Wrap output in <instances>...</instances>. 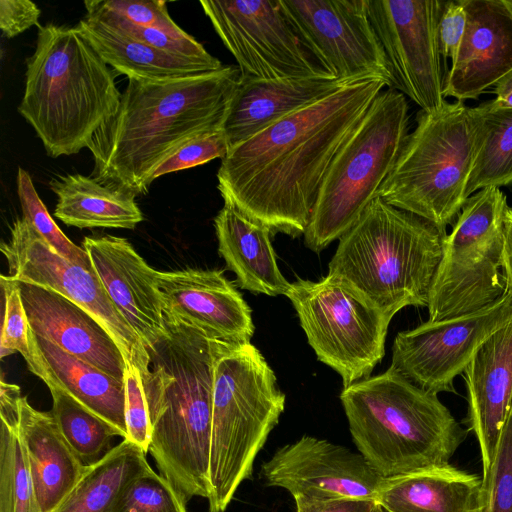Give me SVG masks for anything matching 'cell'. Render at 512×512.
Returning a JSON list of instances; mask_svg holds the SVG:
<instances>
[{
    "mask_svg": "<svg viewBox=\"0 0 512 512\" xmlns=\"http://www.w3.org/2000/svg\"><path fill=\"white\" fill-rule=\"evenodd\" d=\"M262 476L294 499L321 500H376L384 480L360 453L308 435L278 449L262 465Z\"/></svg>",
    "mask_w": 512,
    "mask_h": 512,
    "instance_id": "cell-16",
    "label": "cell"
},
{
    "mask_svg": "<svg viewBox=\"0 0 512 512\" xmlns=\"http://www.w3.org/2000/svg\"><path fill=\"white\" fill-rule=\"evenodd\" d=\"M2 328L0 357L19 352L25 359L30 356L29 324L17 281L1 275Z\"/></svg>",
    "mask_w": 512,
    "mask_h": 512,
    "instance_id": "cell-37",
    "label": "cell"
},
{
    "mask_svg": "<svg viewBox=\"0 0 512 512\" xmlns=\"http://www.w3.org/2000/svg\"><path fill=\"white\" fill-rule=\"evenodd\" d=\"M199 3L236 59L241 79L331 75L303 47L281 0H201Z\"/></svg>",
    "mask_w": 512,
    "mask_h": 512,
    "instance_id": "cell-12",
    "label": "cell"
},
{
    "mask_svg": "<svg viewBox=\"0 0 512 512\" xmlns=\"http://www.w3.org/2000/svg\"><path fill=\"white\" fill-rule=\"evenodd\" d=\"M146 452L123 439L83 474L53 512H111L126 486L150 468Z\"/></svg>",
    "mask_w": 512,
    "mask_h": 512,
    "instance_id": "cell-29",
    "label": "cell"
},
{
    "mask_svg": "<svg viewBox=\"0 0 512 512\" xmlns=\"http://www.w3.org/2000/svg\"><path fill=\"white\" fill-rule=\"evenodd\" d=\"M164 315L229 344L250 343L251 309L222 270L187 268L157 277Z\"/></svg>",
    "mask_w": 512,
    "mask_h": 512,
    "instance_id": "cell-17",
    "label": "cell"
},
{
    "mask_svg": "<svg viewBox=\"0 0 512 512\" xmlns=\"http://www.w3.org/2000/svg\"><path fill=\"white\" fill-rule=\"evenodd\" d=\"M29 370L42 381L50 379L88 410L107 422L123 439L127 436L125 387L97 367L36 335L29 327Z\"/></svg>",
    "mask_w": 512,
    "mask_h": 512,
    "instance_id": "cell-23",
    "label": "cell"
},
{
    "mask_svg": "<svg viewBox=\"0 0 512 512\" xmlns=\"http://www.w3.org/2000/svg\"><path fill=\"white\" fill-rule=\"evenodd\" d=\"M17 194L23 217L33 225L51 248L69 261L95 272L88 253L69 240L60 230L40 199L31 176L21 167L17 173Z\"/></svg>",
    "mask_w": 512,
    "mask_h": 512,
    "instance_id": "cell-33",
    "label": "cell"
},
{
    "mask_svg": "<svg viewBox=\"0 0 512 512\" xmlns=\"http://www.w3.org/2000/svg\"><path fill=\"white\" fill-rule=\"evenodd\" d=\"M446 236V229L377 196L339 238L328 274L392 316L407 306L427 307Z\"/></svg>",
    "mask_w": 512,
    "mask_h": 512,
    "instance_id": "cell-5",
    "label": "cell"
},
{
    "mask_svg": "<svg viewBox=\"0 0 512 512\" xmlns=\"http://www.w3.org/2000/svg\"><path fill=\"white\" fill-rule=\"evenodd\" d=\"M478 121V142L466 197L486 187L512 184V109L494 100L473 107Z\"/></svg>",
    "mask_w": 512,
    "mask_h": 512,
    "instance_id": "cell-31",
    "label": "cell"
},
{
    "mask_svg": "<svg viewBox=\"0 0 512 512\" xmlns=\"http://www.w3.org/2000/svg\"><path fill=\"white\" fill-rule=\"evenodd\" d=\"M467 24L464 0L444 1L438 24V43L442 58H455Z\"/></svg>",
    "mask_w": 512,
    "mask_h": 512,
    "instance_id": "cell-41",
    "label": "cell"
},
{
    "mask_svg": "<svg viewBox=\"0 0 512 512\" xmlns=\"http://www.w3.org/2000/svg\"><path fill=\"white\" fill-rule=\"evenodd\" d=\"M57 196L54 216L68 226L134 229L144 216L136 196L82 174L58 175L49 181Z\"/></svg>",
    "mask_w": 512,
    "mask_h": 512,
    "instance_id": "cell-28",
    "label": "cell"
},
{
    "mask_svg": "<svg viewBox=\"0 0 512 512\" xmlns=\"http://www.w3.org/2000/svg\"><path fill=\"white\" fill-rule=\"evenodd\" d=\"M483 512H485V509H484V511H483Z\"/></svg>",
    "mask_w": 512,
    "mask_h": 512,
    "instance_id": "cell-47",
    "label": "cell"
},
{
    "mask_svg": "<svg viewBox=\"0 0 512 512\" xmlns=\"http://www.w3.org/2000/svg\"><path fill=\"white\" fill-rule=\"evenodd\" d=\"M493 93L497 105L512 109V70L493 85Z\"/></svg>",
    "mask_w": 512,
    "mask_h": 512,
    "instance_id": "cell-45",
    "label": "cell"
},
{
    "mask_svg": "<svg viewBox=\"0 0 512 512\" xmlns=\"http://www.w3.org/2000/svg\"><path fill=\"white\" fill-rule=\"evenodd\" d=\"M238 66L167 80L128 79L119 106L87 148L99 182L146 194L159 167L193 139L223 129Z\"/></svg>",
    "mask_w": 512,
    "mask_h": 512,
    "instance_id": "cell-2",
    "label": "cell"
},
{
    "mask_svg": "<svg viewBox=\"0 0 512 512\" xmlns=\"http://www.w3.org/2000/svg\"><path fill=\"white\" fill-rule=\"evenodd\" d=\"M41 10L29 0H0V28L13 38L32 26H39Z\"/></svg>",
    "mask_w": 512,
    "mask_h": 512,
    "instance_id": "cell-42",
    "label": "cell"
},
{
    "mask_svg": "<svg viewBox=\"0 0 512 512\" xmlns=\"http://www.w3.org/2000/svg\"><path fill=\"white\" fill-rule=\"evenodd\" d=\"M30 329L67 353L123 381L125 359L105 327L63 295L17 281Z\"/></svg>",
    "mask_w": 512,
    "mask_h": 512,
    "instance_id": "cell-20",
    "label": "cell"
},
{
    "mask_svg": "<svg viewBox=\"0 0 512 512\" xmlns=\"http://www.w3.org/2000/svg\"><path fill=\"white\" fill-rule=\"evenodd\" d=\"M43 382L52 396L51 413L67 443L85 466L99 461L114 447L116 430L52 380Z\"/></svg>",
    "mask_w": 512,
    "mask_h": 512,
    "instance_id": "cell-32",
    "label": "cell"
},
{
    "mask_svg": "<svg viewBox=\"0 0 512 512\" xmlns=\"http://www.w3.org/2000/svg\"><path fill=\"white\" fill-rule=\"evenodd\" d=\"M386 86L349 83L230 148L217 172L224 202L273 234L304 235L335 156Z\"/></svg>",
    "mask_w": 512,
    "mask_h": 512,
    "instance_id": "cell-1",
    "label": "cell"
},
{
    "mask_svg": "<svg viewBox=\"0 0 512 512\" xmlns=\"http://www.w3.org/2000/svg\"><path fill=\"white\" fill-rule=\"evenodd\" d=\"M408 103L382 90L335 156L320 188L304 243L319 253L339 239L379 196L408 137Z\"/></svg>",
    "mask_w": 512,
    "mask_h": 512,
    "instance_id": "cell-8",
    "label": "cell"
},
{
    "mask_svg": "<svg viewBox=\"0 0 512 512\" xmlns=\"http://www.w3.org/2000/svg\"><path fill=\"white\" fill-rule=\"evenodd\" d=\"M218 251L237 285L254 294L285 295L291 283L279 270L271 243L272 231L234 205L224 202L214 219Z\"/></svg>",
    "mask_w": 512,
    "mask_h": 512,
    "instance_id": "cell-25",
    "label": "cell"
},
{
    "mask_svg": "<svg viewBox=\"0 0 512 512\" xmlns=\"http://www.w3.org/2000/svg\"><path fill=\"white\" fill-rule=\"evenodd\" d=\"M76 27L90 41L102 59L128 79L167 80L214 72L224 65L161 51L104 23L83 18Z\"/></svg>",
    "mask_w": 512,
    "mask_h": 512,
    "instance_id": "cell-27",
    "label": "cell"
},
{
    "mask_svg": "<svg viewBox=\"0 0 512 512\" xmlns=\"http://www.w3.org/2000/svg\"><path fill=\"white\" fill-rule=\"evenodd\" d=\"M95 3L134 25L159 29L176 37L189 36L170 17L165 1L95 0Z\"/></svg>",
    "mask_w": 512,
    "mask_h": 512,
    "instance_id": "cell-39",
    "label": "cell"
},
{
    "mask_svg": "<svg viewBox=\"0 0 512 512\" xmlns=\"http://www.w3.org/2000/svg\"><path fill=\"white\" fill-rule=\"evenodd\" d=\"M467 24L444 96L477 99L512 70V14L504 0H464Z\"/></svg>",
    "mask_w": 512,
    "mask_h": 512,
    "instance_id": "cell-19",
    "label": "cell"
},
{
    "mask_svg": "<svg viewBox=\"0 0 512 512\" xmlns=\"http://www.w3.org/2000/svg\"><path fill=\"white\" fill-rule=\"evenodd\" d=\"M19 430L41 512H53L75 486L86 466L61 434L51 412L20 400Z\"/></svg>",
    "mask_w": 512,
    "mask_h": 512,
    "instance_id": "cell-26",
    "label": "cell"
},
{
    "mask_svg": "<svg viewBox=\"0 0 512 512\" xmlns=\"http://www.w3.org/2000/svg\"><path fill=\"white\" fill-rule=\"evenodd\" d=\"M301 44L332 76L355 82L393 77L372 25L369 0H281Z\"/></svg>",
    "mask_w": 512,
    "mask_h": 512,
    "instance_id": "cell-13",
    "label": "cell"
},
{
    "mask_svg": "<svg viewBox=\"0 0 512 512\" xmlns=\"http://www.w3.org/2000/svg\"><path fill=\"white\" fill-rule=\"evenodd\" d=\"M84 6L86 9L85 18L111 26L161 51L189 58L205 60L214 58L191 35L176 37L159 29L134 25L120 16L99 7L95 0L85 1Z\"/></svg>",
    "mask_w": 512,
    "mask_h": 512,
    "instance_id": "cell-35",
    "label": "cell"
},
{
    "mask_svg": "<svg viewBox=\"0 0 512 512\" xmlns=\"http://www.w3.org/2000/svg\"><path fill=\"white\" fill-rule=\"evenodd\" d=\"M229 144L223 129L199 136L163 163L155 172L153 180L165 174L192 168L207 163L216 158L223 159Z\"/></svg>",
    "mask_w": 512,
    "mask_h": 512,
    "instance_id": "cell-40",
    "label": "cell"
},
{
    "mask_svg": "<svg viewBox=\"0 0 512 512\" xmlns=\"http://www.w3.org/2000/svg\"><path fill=\"white\" fill-rule=\"evenodd\" d=\"M478 121L463 101L421 111L379 196L388 204L446 229L467 200Z\"/></svg>",
    "mask_w": 512,
    "mask_h": 512,
    "instance_id": "cell-7",
    "label": "cell"
},
{
    "mask_svg": "<svg viewBox=\"0 0 512 512\" xmlns=\"http://www.w3.org/2000/svg\"><path fill=\"white\" fill-rule=\"evenodd\" d=\"M376 501L384 512H483V480L450 464L384 478Z\"/></svg>",
    "mask_w": 512,
    "mask_h": 512,
    "instance_id": "cell-24",
    "label": "cell"
},
{
    "mask_svg": "<svg viewBox=\"0 0 512 512\" xmlns=\"http://www.w3.org/2000/svg\"><path fill=\"white\" fill-rule=\"evenodd\" d=\"M0 512H41L19 430L21 391L1 380Z\"/></svg>",
    "mask_w": 512,
    "mask_h": 512,
    "instance_id": "cell-30",
    "label": "cell"
},
{
    "mask_svg": "<svg viewBox=\"0 0 512 512\" xmlns=\"http://www.w3.org/2000/svg\"><path fill=\"white\" fill-rule=\"evenodd\" d=\"M510 322L512 293L507 291L477 312L399 332L391 367L422 390L456 393L455 377L464 372L480 345Z\"/></svg>",
    "mask_w": 512,
    "mask_h": 512,
    "instance_id": "cell-15",
    "label": "cell"
},
{
    "mask_svg": "<svg viewBox=\"0 0 512 512\" xmlns=\"http://www.w3.org/2000/svg\"><path fill=\"white\" fill-rule=\"evenodd\" d=\"M296 512H384L376 500L295 498Z\"/></svg>",
    "mask_w": 512,
    "mask_h": 512,
    "instance_id": "cell-43",
    "label": "cell"
},
{
    "mask_svg": "<svg viewBox=\"0 0 512 512\" xmlns=\"http://www.w3.org/2000/svg\"><path fill=\"white\" fill-rule=\"evenodd\" d=\"M82 244L113 304L150 351L167 333L159 271L125 238L85 237Z\"/></svg>",
    "mask_w": 512,
    "mask_h": 512,
    "instance_id": "cell-18",
    "label": "cell"
},
{
    "mask_svg": "<svg viewBox=\"0 0 512 512\" xmlns=\"http://www.w3.org/2000/svg\"><path fill=\"white\" fill-rule=\"evenodd\" d=\"M10 239L1 244L12 280L51 289L95 317L110 333L125 361L145 378L150 355L142 340L113 304L96 272L56 253L33 225L20 218L13 222Z\"/></svg>",
    "mask_w": 512,
    "mask_h": 512,
    "instance_id": "cell-11",
    "label": "cell"
},
{
    "mask_svg": "<svg viewBox=\"0 0 512 512\" xmlns=\"http://www.w3.org/2000/svg\"><path fill=\"white\" fill-rule=\"evenodd\" d=\"M111 512H187V509L174 486L150 467L126 486Z\"/></svg>",
    "mask_w": 512,
    "mask_h": 512,
    "instance_id": "cell-34",
    "label": "cell"
},
{
    "mask_svg": "<svg viewBox=\"0 0 512 512\" xmlns=\"http://www.w3.org/2000/svg\"><path fill=\"white\" fill-rule=\"evenodd\" d=\"M444 1L369 0L372 25L385 51L393 86L432 113L445 104L447 73L438 43Z\"/></svg>",
    "mask_w": 512,
    "mask_h": 512,
    "instance_id": "cell-14",
    "label": "cell"
},
{
    "mask_svg": "<svg viewBox=\"0 0 512 512\" xmlns=\"http://www.w3.org/2000/svg\"><path fill=\"white\" fill-rule=\"evenodd\" d=\"M485 512H512V402L508 410L494 461L482 475Z\"/></svg>",
    "mask_w": 512,
    "mask_h": 512,
    "instance_id": "cell-36",
    "label": "cell"
},
{
    "mask_svg": "<svg viewBox=\"0 0 512 512\" xmlns=\"http://www.w3.org/2000/svg\"><path fill=\"white\" fill-rule=\"evenodd\" d=\"M340 400L355 446L383 478L449 464L467 436L436 394L391 366L343 388Z\"/></svg>",
    "mask_w": 512,
    "mask_h": 512,
    "instance_id": "cell-4",
    "label": "cell"
},
{
    "mask_svg": "<svg viewBox=\"0 0 512 512\" xmlns=\"http://www.w3.org/2000/svg\"><path fill=\"white\" fill-rule=\"evenodd\" d=\"M504 273L507 291L512 293V207H508L505 219Z\"/></svg>",
    "mask_w": 512,
    "mask_h": 512,
    "instance_id": "cell-44",
    "label": "cell"
},
{
    "mask_svg": "<svg viewBox=\"0 0 512 512\" xmlns=\"http://www.w3.org/2000/svg\"><path fill=\"white\" fill-rule=\"evenodd\" d=\"M349 83L352 82L332 75L275 80L240 78L223 125L229 148Z\"/></svg>",
    "mask_w": 512,
    "mask_h": 512,
    "instance_id": "cell-22",
    "label": "cell"
},
{
    "mask_svg": "<svg viewBox=\"0 0 512 512\" xmlns=\"http://www.w3.org/2000/svg\"><path fill=\"white\" fill-rule=\"evenodd\" d=\"M285 394L250 342L224 343L215 362L209 512H224L285 409Z\"/></svg>",
    "mask_w": 512,
    "mask_h": 512,
    "instance_id": "cell-6",
    "label": "cell"
},
{
    "mask_svg": "<svg viewBox=\"0 0 512 512\" xmlns=\"http://www.w3.org/2000/svg\"><path fill=\"white\" fill-rule=\"evenodd\" d=\"M506 195L486 187L462 206L434 275L428 321L437 322L477 312L506 292L504 273Z\"/></svg>",
    "mask_w": 512,
    "mask_h": 512,
    "instance_id": "cell-9",
    "label": "cell"
},
{
    "mask_svg": "<svg viewBox=\"0 0 512 512\" xmlns=\"http://www.w3.org/2000/svg\"><path fill=\"white\" fill-rule=\"evenodd\" d=\"M25 77L18 111L53 158L87 147L120 103L113 72L76 26L39 25Z\"/></svg>",
    "mask_w": 512,
    "mask_h": 512,
    "instance_id": "cell-3",
    "label": "cell"
},
{
    "mask_svg": "<svg viewBox=\"0 0 512 512\" xmlns=\"http://www.w3.org/2000/svg\"><path fill=\"white\" fill-rule=\"evenodd\" d=\"M466 424L478 441L483 474L490 469L512 402V322L492 334L464 370Z\"/></svg>",
    "mask_w": 512,
    "mask_h": 512,
    "instance_id": "cell-21",
    "label": "cell"
},
{
    "mask_svg": "<svg viewBox=\"0 0 512 512\" xmlns=\"http://www.w3.org/2000/svg\"><path fill=\"white\" fill-rule=\"evenodd\" d=\"M286 296L317 359L341 376L343 388L369 377L384 357L392 315L331 274L316 282L299 278Z\"/></svg>",
    "mask_w": 512,
    "mask_h": 512,
    "instance_id": "cell-10",
    "label": "cell"
},
{
    "mask_svg": "<svg viewBox=\"0 0 512 512\" xmlns=\"http://www.w3.org/2000/svg\"><path fill=\"white\" fill-rule=\"evenodd\" d=\"M125 420L127 436L125 439L141 447L146 453L152 434L148 401L140 370L125 361Z\"/></svg>",
    "mask_w": 512,
    "mask_h": 512,
    "instance_id": "cell-38",
    "label": "cell"
},
{
    "mask_svg": "<svg viewBox=\"0 0 512 512\" xmlns=\"http://www.w3.org/2000/svg\"><path fill=\"white\" fill-rule=\"evenodd\" d=\"M504 3L512 14V0H504Z\"/></svg>",
    "mask_w": 512,
    "mask_h": 512,
    "instance_id": "cell-46",
    "label": "cell"
}]
</instances>
